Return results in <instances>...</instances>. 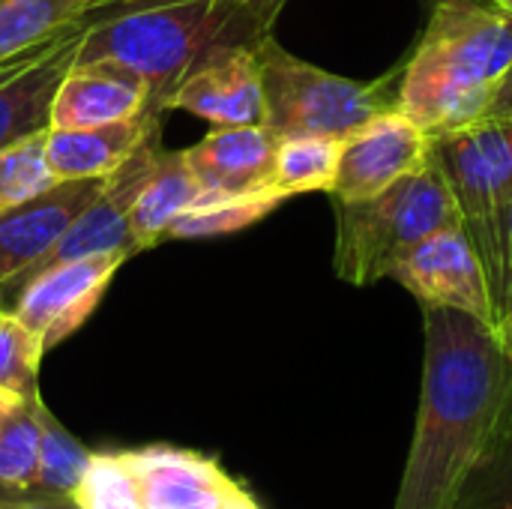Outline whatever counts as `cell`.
I'll return each instance as SVG.
<instances>
[{"mask_svg":"<svg viewBox=\"0 0 512 509\" xmlns=\"http://www.w3.org/2000/svg\"><path fill=\"white\" fill-rule=\"evenodd\" d=\"M423 393L393 509H483L512 435V354L480 318L423 309Z\"/></svg>","mask_w":512,"mask_h":509,"instance_id":"6da1fadb","label":"cell"},{"mask_svg":"<svg viewBox=\"0 0 512 509\" xmlns=\"http://www.w3.org/2000/svg\"><path fill=\"white\" fill-rule=\"evenodd\" d=\"M512 69V15L489 0H438L402 60L399 111L429 138L486 120Z\"/></svg>","mask_w":512,"mask_h":509,"instance_id":"7a4b0ae2","label":"cell"},{"mask_svg":"<svg viewBox=\"0 0 512 509\" xmlns=\"http://www.w3.org/2000/svg\"><path fill=\"white\" fill-rule=\"evenodd\" d=\"M258 9L240 0H171L123 9L84 33L75 63L114 60L150 90V105L168 111L183 78L222 48H255L273 33Z\"/></svg>","mask_w":512,"mask_h":509,"instance_id":"3957f363","label":"cell"},{"mask_svg":"<svg viewBox=\"0 0 512 509\" xmlns=\"http://www.w3.org/2000/svg\"><path fill=\"white\" fill-rule=\"evenodd\" d=\"M333 270L342 282L369 288L390 276L393 264L423 237L462 225L453 192L432 147L423 168L366 201H333Z\"/></svg>","mask_w":512,"mask_h":509,"instance_id":"277c9868","label":"cell"},{"mask_svg":"<svg viewBox=\"0 0 512 509\" xmlns=\"http://www.w3.org/2000/svg\"><path fill=\"white\" fill-rule=\"evenodd\" d=\"M255 54L264 81L267 126L282 138H345L366 120L399 108L402 63L375 81H354L309 60H300L297 54L285 51L273 33L258 42Z\"/></svg>","mask_w":512,"mask_h":509,"instance_id":"5b68a950","label":"cell"},{"mask_svg":"<svg viewBox=\"0 0 512 509\" xmlns=\"http://www.w3.org/2000/svg\"><path fill=\"white\" fill-rule=\"evenodd\" d=\"M432 156L447 177L459 222L483 261L498 318L504 234L512 207V120H483L477 126L438 135L432 138Z\"/></svg>","mask_w":512,"mask_h":509,"instance_id":"8992f818","label":"cell"},{"mask_svg":"<svg viewBox=\"0 0 512 509\" xmlns=\"http://www.w3.org/2000/svg\"><path fill=\"white\" fill-rule=\"evenodd\" d=\"M162 150L165 147H162V120H159L150 126V132L135 147V153L108 177L99 198L75 219V225L63 234V240L42 261H36L30 270H24L21 276L0 285V309L9 312L12 303L18 300V294L24 291V285L30 279H36L39 273L57 267V264L87 258V255H102V252H126L132 258L138 249L132 243L129 216H132L135 198L141 195L147 177L153 174Z\"/></svg>","mask_w":512,"mask_h":509,"instance_id":"52a82bcc","label":"cell"},{"mask_svg":"<svg viewBox=\"0 0 512 509\" xmlns=\"http://www.w3.org/2000/svg\"><path fill=\"white\" fill-rule=\"evenodd\" d=\"M423 309H456L486 321L495 330V306L483 261L462 225H447L411 246L390 270Z\"/></svg>","mask_w":512,"mask_h":509,"instance_id":"ba28073f","label":"cell"},{"mask_svg":"<svg viewBox=\"0 0 512 509\" xmlns=\"http://www.w3.org/2000/svg\"><path fill=\"white\" fill-rule=\"evenodd\" d=\"M432 138L399 108L384 111L339 144V168L330 201H366L396 180L414 174L429 159Z\"/></svg>","mask_w":512,"mask_h":509,"instance_id":"9c48e42d","label":"cell"},{"mask_svg":"<svg viewBox=\"0 0 512 509\" xmlns=\"http://www.w3.org/2000/svg\"><path fill=\"white\" fill-rule=\"evenodd\" d=\"M126 258V252H102L57 264L30 279L9 312L51 351L93 315Z\"/></svg>","mask_w":512,"mask_h":509,"instance_id":"30bf717a","label":"cell"},{"mask_svg":"<svg viewBox=\"0 0 512 509\" xmlns=\"http://www.w3.org/2000/svg\"><path fill=\"white\" fill-rule=\"evenodd\" d=\"M84 33L78 21L51 42L0 63V150L51 129L54 96L75 66Z\"/></svg>","mask_w":512,"mask_h":509,"instance_id":"8fae6325","label":"cell"},{"mask_svg":"<svg viewBox=\"0 0 512 509\" xmlns=\"http://www.w3.org/2000/svg\"><path fill=\"white\" fill-rule=\"evenodd\" d=\"M255 48H222L207 57L174 90L168 111H189L207 120L210 129L267 126V99Z\"/></svg>","mask_w":512,"mask_h":509,"instance_id":"7c38bea8","label":"cell"},{"mask_svg":"<svg viewBox=\"0 0 512 509\" xmlns=\"http://www.w3.org/2000/svg\"><path fill=\"white\" fill-rule=\"evenodd\" d=\"M108 177L60 180L48 192L0 213V285L42 261L99 198Z\"/></svg>","mask_w":512,"mask_h":509,"instance_id":"4fadbf2b","label":"cell"},{"mask_svg":"<svg viewBox=\"0 0 512 509\" xmlns=\"http://www.w3.org/2000/svg\"><path fill=\"white\" fill-rule=\"evenodd\" d=\"M144 509H222L240 489L216 459L177 447H141L126 453Z\"/></svg>","mask_w":512,"mask_h":509,"instance_id":"5bb4252c","label":"cell"},{"mask_svg":"<svg viewBox=\"0 0 512 509\" xmlns=\"http://www.w3.org/2000/svg\"><path fill=\"white\" fill-rule=\"evenodd\" d=\"M279 135L270 126H225L210 129L186 150L204 195H255L273 192V162Z\"/></svg>","mask_w":512,"mask_h":509,"instance_id":"9a60e30c","label":"cell"},{"mask_svg":"<svg viewBox=\"0 0 512 509\" xmlns=\"http://www.w3.org/2000/svg\"><path fill=\"white\" fill-rule=\"evenodd\" d=\"M147 108H153L150 90L132 69L114 60L75 63L54 96L51 129H87L120 123L144 114Z\"/></svg>","mask_w":512,"mask_h":509,"instance_id":"2e32d148","label":"cell"},{"mask_svg":"<svg viewBox=\"0 0 512 509\" xmlns=\"http://www.w3.org/2000/svg\"><path fill=\"white\" fill-rule=\"evenodd\" d=\"M162 120V111L147 108L138 117L87 126V129H48L45 156L57 180H84V177H111L144 141L153 123Z\"/></svg>","mask_w":512,"mask_h":509,"instance_id":"e0dca14e","label":"cell"},{"mask_svg":"<svg viewBox=\"0 0 512 509\" xmlns=\"http://www.w3.org/2000/svg\"><path fill=\"white\" fill-rule=\"evenodd\" d=\"M198 195H201V183L189 168L186 150H162L129 216L135 249L144 252L153 249L159 240H165L168 228L198 201Z\"/></svg>","mask_w":512,"mask_h":509,"instance_id":"ac0fdd59","label":"cell"},{"mask_svg":"<svg viewBox=\"0 0 512 509\" xmlns=\"http://www.w3.org/2000/svg\"><path fill=\"white\" fill-rule=\"evenodd\" d=\"M96 0H0V63L78 24Z\"/></svg>","mask_w":512,"mask_h":509,"instance_id":"d6986e66","label":"cell"},{"mask_svg":"<svg viewBox=\"0 0 512 509\" xmlns=\"http://www.w3.org/2000/svg\"><path fill=\"white\" fill-rule=\"evenodd\" d=\"M339 144L342 138L327 135H279V150L273 162L270 186L282 201L309 192H333L336 168H339Z\"/></svg>","mask_w":512,"mask_h":509,"instance_id":"ffe728a7","label":"cell"},{"mask_svg":"<svg viewBox=\"0 0 512 509\" xmlns=\"http://www.w3.org/2000/svg\"><path fill=\"white\" fill-rule=\"evenodd\" d=\"M282 204L273 192L255 195H198V201L168 228L171 240H198V237H219L243 231L264 216H270Z\"/></svg>","mask_w":512,"mask_h":509,"instance_id":"44dd1931","label":"cell"},{"mask_svg":"<svg viewBox=\"0 0 512 509\" xmlns=\"http://www.w3.org/2000/svg\"><path fill=\"white\" fill-rule=\"evenodd\" d=\"M42 396L21 399L0 426V489L30 492L39 474L42 447Z\"/></svg>","mask_w":512,"mask_h":509,"instance_id":"7402d4cb","label":"cell"},{"mask_svg":"<svg viewBox=\"0 0 512 509\" xmlns=\"http://www.w3.org/2000/svg\"><path fill=\"white\" fill-rule=\"evenodd\" d=\"M45 135L48 132L24 138L6 150H0V213L30 201L60 183L45 156Z\"/></svg>","mask_w":512,"mask_h":509,"instance_id":"603a6c76","label":"cell"},{"mask_svg":"<svg viewBox=\"0 0 512 509\" xmlns=\"http://www.w3.org/2000/svg\"><path fill=\"white\" fill-rule=\"evenodd\" d=\"M90 450L78 438H72L54 414L42 405V447H39V474H36V489L57 492V495H72L90 465Z\"/></svg>","mask_w":512,"mask_h":509,"instance_id":"cb8c5ba5","label":"cell"},{"mask_svg":"<svg viewBox=\"0 0 512 509\" xmlns=\"http://www.w3.org/2000/svg\"><path fill=\"white\" fill-rule=\"evenodd\" d=\"M81 509H144L138 477L126 453H93L75 489Z\"/></svg>","mask_w":512,"mask_h":509,"instance_id":"d4e9b609","label":"cell"},{"mask_svg":"<svg viewBox=\"0 0 512 509\" xmlns=\"http://www.w3.org/2000/svg\"><path fill=\"white\" fill-rule=\"evenodd\" d=\"M45 357L42 339L12 312H0V390L21 399L39 393V363Z\"/></svg>","mask_w":512,"mask_h":509,"instance_id":"484cf974","label":"cell"},{"mask_svg":"<svg viewBox=\"0 0 512 509\" xmlns=\"http://www.w3.org/2000/svg\"><path fill=\"white\" fill-rule=\"evenodd\" d=\"M150 3H171V0H96V3L84 12L81 24L90 30V27H96L99 21L111 18V15H117V12H123V9L150 6ZM240 3H246V6H252V9H258L261 15H267L270 21H276L279 12H282V6H285L288 0H240Z\"/></svg>","mask_w":512,"mask_h":509,"instance_id":"4316f807","label":"cell"},{"mask_svg":"<svg viewBox=\"0 0 512 509\" xmlns=\"http://www.w3.org/2000/svg\"><path fill=\"white\" fill-rule=\"evenodd\" d=\"M0 509H81L72 495H57L45 489H30V492H9Z\"/></svg>","mask_w":512,"mask_h":509,"instance_id":"83f0119b","label":"cell"},{"mask_svg":"<svg viewBox=\"0 0 512 509\" xmlns=\"http://www.w3.org/2000/svg\"><path fill=\"white\" fill-rule=\"evenodd\" d=\"M483 509H512V435L507 438V447L501 453V462L495 468L492 486L486 492V507Z\"/></svg>","mask_w":512,"mask_h":509,"instance_id":"f1b7e54d","label":"cell"},{"mask_svg":"<svg viewBox=\"0 0 512 509\" xmlns=\"http://www.w3.org/2000/svg\"><path fill=\"white\" fill-rule=\"evenodd\" d=\"M512 315V207L507 216V234H504V285H501V300H498V318H495V330L501 336L504 324Z\"/></svg>","mask_w":512,"mask_h":509,"instance_id":"f546056e","label":"cell"},{"mask_svg":"<svg viewBox=\"0 0 512 509\" xmlns=\"http://www.w3.org/2000/svg\"><path fill=\"white\" fill-rule=\"evenodd\" d=\"M486 120H495V123L512 120V69L507 72V78H504V84H501V90H498L489 114H486Z\"/></svg>","mask_w":512,"mask_h":509,"instance_id":"4dcf8cb0","label":"cell"},{"mask_svg":"<svg viewBox=\"0 0 512 509\" xmlns=\"http://www.w3.org/2000/svg\"><path fill=\"white\" fill-rule=\"evenodd\" d=\"M222 509H261V507H258V504L252 501V495L240 486V489L234 492V498H231V501H228Z\"/></svg>","mask_w":512,"mask_h":509,"instance_id":"1f68e13d","label":"cell"},{"mask_svg":"<svg viewBox=\"0 0 512 509\" xmlns=\"http://www.w3.org/2000/svg\"><path fill=\"white\" fill-rule=\"evenodd\" d=\"M30 399V396H27ZM21 402V396H15V393H9V390H0V426H3V420L12 414V408Z\"/></svg>","mask_w":512,"mask_h":509,"instance_id":"d6a6232c","label":"cell"},{"mask_svg":"<svg viewBox=\"0 0 512 509\" xmlns=\"http://www.w3.org/2000/svg\"><path fill=\"white\" fill-rule=\"evenodd\" d=\"M501 342L507 345V351L512 354V315H510V321L504 324V330H501Z\"/></svg>","mask_w":512,"mask_h":509,"instance_id":"836d02e7","label":"cell"},{"mask_svg":"<svg viewBox=\"0 0 512 509\" xmlns=\"http://www.w3.org/2000/svg\"><path fill=\"white\" fill-rule=\"evenodd\" d=\"M489 3H495L498 9H504L507 15H512V0H489Z\"/></svg>","mask_w":512,"mask_h":509,"instance_id":"e575fe53","label":"cell"},{"mask_svg":"<svg viewBox=\"0 0 512 509\" xmlns=\"http://www.w3.org/2000/svg\"><path fill=\"white\" fill-rule=\"evenodd\" d=\"M420 3H423V9H426V12H429V9H432V6H435V3H438V0H420Z\"/></svg>","mask_w":512,"mask_h":509,"instance_id":"d590c367","label":"cell"},{"mask_svg":"<svg viewBox=\"0 0 512 509\" xmlns=\"http://www.w3.org/2000/svg\"><path fill=\"white\" fill-rule=\"evenodd\" d=\"M6 495H9V492H3V489H0V507H3V501H6Z\"/></svg>","mask_w":512,"mask_h":509,"instance_id":"8d00e7d4","label":"cell"},{"mask_svg":"<svg viewBox=\"0 0 512 509\" xmlns=\"http://www.w3.org/2000/svg\"><path fill=\"white\" fill-rule=\"evenodd\" d=\"M0 312H3V309H0Z\"/></svg>","mask_w":512,"mask_h":509,"instance_id":"74e56055","label":"cell"}]
</instances>
